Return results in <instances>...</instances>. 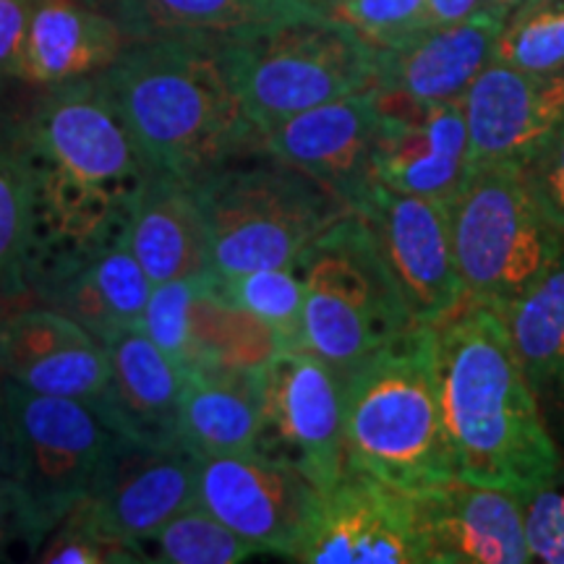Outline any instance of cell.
<instances>
[{"instance_id": "obj_1", "label": "cell", "mask_w": 564, "mask_h": 564, "mask_svg": "<svg viewBox=\"0 0 564 564\" xmlns=\"http://www.w3.org/2000/svg\"><path fill=\"white\" fill-rule=\"evenodd\" d=\"M442 419L457 478L525 494L562 463L499 308L470 301L434 324Z\"/></svg>"}, {"instance_id": "obj_2", "label": "cell", "mask_w": 564, "mask_h": 564, "mask_svg": "<svg viewBox=\"0 0 564 564\" xmlns=\"http://www.w3.org/2000/svg\"><path fill=\"white\" fill-rule=\"evenodd\" d=\"M95 79L152 173L194 183L264 147L230 79L223 40H129Z\"/></svg>"}, {"instance_id": "obj_3", "label": "cell", "mask_w": 564, "mask_h": 564, "mask_svg": "<svg viewBox=\"0 0 564 564\" xmlns=\"http://www.w3.org/2000/svg\"><path fill=\"white\" fill-rule=\"evenodd\" d=\"M348 465L405 494L457 478L444 432L434 327L413 324L398 340L343 373Z\"/></svg>"}, {"instance_id": "obj_4", "label": "cell", "mask_w": 564, "mask_h": 564, "mask_svg": "<svg viewBox=\"0 0 564 564\" xmlns=\"http://www.w3.org/2000/svg\"><path fill=\"white\" fill-rule=\"evenodd\" d=\"M220 278L291 267L348 207L299 167L259 147L220 162L188 183Z\"/></svg>"}, {"instance_id": "obj_5", "label": "cell", "mask_w": 564, "mask_h": 564, "mask_svg": "<svg viewBox=\"0 0 564 564\" xmlns=\"http://www.w3.org/2000/svg\"><path fill=\"white\" fill-rule=\"evenodd\" d=\"M306 299L299 350L348 373L413 327L369 225L348 212L295 259Z\"/></svg>"}, {"instance_id": "obj_6", "label": "cell", "mask_w": 564, "mask_h": 564, "mask_svg": "<svg viewBox=\"0 0 564 564\" xmlns=\"http://www.w3.org/2000/svg\"><path fill=\"white\" fill-rule=\"evenodd\" d=\"M223 53L246 116L262 133L377 82V47L333 13L223 40Z\"/></svg>"}, {"instance_id": "obj_7", "label": "cell", "mask_w": 564, "mask_h": 564, "mask_svg": "<svg viewBox=\"0 0 564 564\" xmlns=\"http://www.w3.org/2000/svg\"><path fill=\"white\" fill-rule=\"evenodd\" d=\"M447 212L455 264L470 301L510 306L564 251V236L546 220L520 165H476Z\"/></svg>"}, {"instance_id": "obj_8", "label": "cell", "mask_w": 564, "mask_h": 564, "mask_svg": "<svg viewBox=\"0 0 564 564\" xmlns=\"http://www.w3.org/2000/svg\"><path fill=\"white\" fill-rule=\"evenodd\" d=\"M11 429V476L47 533L91 491L118 432L79 400L32 392L3 377Z\"/></svg>"}, {"instance_id": "obj_9", "label": "cell", "mask_w": 564, "mask_h": 564, "mask_svg": "<svg viewBox=\"0 0 564 564\" xmlns=\"http://www.w3.org/2000/svg\"><path fill=\"white\" fill-rule=\"evenodd\" d=\"M259 392L257 453L291 465L319 491L335 486L348 465L343 373L314 352L282 348L259 369Z\"/></svg>"}, {"instance_id": "obj_10", "label": "cell", "mask_w": 564, "mask_h": 564, "mask_svg": "<svg viewBox=\"0 0 564 564\" xmlns=\"http://www.w3.org/2000/svg\"><path fill=\"white\" fill-rule=\"evenodd\" d=\"M196 502L257 554L272 552L293 560L314 523L322 491L291 465L251 449L204 457Z\"/></svg>"}, {"instance_id": "obj_11", "label": "cell", "mask_w": 564, "mask_h": 564, "mask_svg": "<svg viewBox=\"0 0 564 564\" xmlns=\"http://www.w3.org/2000/svg\"><path fill=\"white\" fill-rule=\"evenodd\" d=\"M293 562L306 564H429L413 494L345 465L322 491L319 510Z\"/></svg>"}, {"instance_id": "obj_12", "label": "cell", "mask_w": 564, "mask_h": 564, "mask_svg": "<svg viewBox=\"0 0 564 564\" xmlns=\"http://www.w3.org/2000/svg\"><path fill=\"white\" fill-rule=\"evenodd\" d=\"M398 282L413 324L434 327L465 303L447 204L377 186L356 209Z\"/></svg>"}, {"instance_id": "obj_13", "label": "cell", "mask_w": 564, "mask_h": 564, "mask_svg": "<svg viewBox=\"0 0 564 564\" xmlns=\"http://www.w3.org/2000/svg\"><path fill=\"white\" fill-rule=\"evenodd\" d=\"M199 463L202 457L181 442L150 444L118 434L84 505L108 539L137 556L141 541L196 505Z\"/></svg>"}, {"instance_id": "obj_14", "label": "cell", "mask_w": 564, "mask_h": 564, "mask_svg": "<svg viewBox=\"0 0 564 564\" xmlns=\"http://www.w3.org/2000/svg\"><path fill=\"white\" fill-rule=\"evenodd\" d=\"M377 95L382 121L373 152V178L392 192L453 202L474 171L463 97L415 102L394 91L377 89Z\"/></svg>"}, {"instance_id": "obj_15", "label": "cell", "mask_w": 564, "mask_h": 564, "mask_svg": "<svg viewBox=\"0 0 564 564\" xmlns=\"http://www.w3.org/2000/svg\"><path fill=\"white\" fill-rule=\"evenodd\" d=\"M379 121V95L371 87L274 123L262 133L264 150L299 167L356 212L377 186L373 152Z\"/></svg>"}, {"instance_id": "obj_16", "label": "cell", "mask_w": 564, "mask_h": 564, "mask_svg": "<svg viewBox=\"0 0 564 564\" xmlns=\"http://www.w3.org/2000/svg\"><path fill=\"white\" fill-rule=\"evenodd\" d=\"M470 162L523 167L564 126V68L525 70L486 63L463 95Z\"/></svg>"}, {"instance_id": "obj_17", "label": "cell", "mask_w": 564, "mask_h": 564, "mask_svg": "<svg viewBox=\"0 0 564 564\" xmlns=\"http://www.w3.org/2000/svg\"><path fill=\"white\" fill-rule=\"evenodd\" d=\"M0 373L32 392L79 400L100 415L108 403V348L82 324L42 303L6 314Z\"/></svg>"}, {"instance_id": "obj_18", "label": "cell", "mask_w": 564, "mask_h": 564, "mask_svg": "<svg viewBox=\"0 0 564 564\" xmlns=\"http://www.w3.org/2000/svg\"><path fill=\"white\" fill-rule=\"evenodd\" d=\"M429 564H528L523 494L453 481L413 494Z\"/></svg>"}, {"instance_id": "obj_19", "label": "cell", "mask_w": 564, "mask_h": 564, "mask_svg": "<svg viewBox=\"0 0 564 564\" xmlns=\"http://www.w3.org/2000/svg\"><path fill=\"white\" fill-rule=\"evenodd\" d=\"M505 13L478 11L457 24L429 26L398 47H377L373 89L415 102L460 100L470 82L494 61Z\"/></svg>"}, {"instance_id": "obj_20", "label": "cell", "mask_w": 564, "mask_h": 564, "mask_svg": "<svg viewBox=\"0 0 564 564\" xmlns=\"http://www.w3.org/2000/svg\"><path fill=\"white\" fill-rule=\"evenodd\" d=\"M118 21L89 0H34L21 84L53 87L100 76L126 47Z\"/></svg>"}, {"instance_id": "obj_21", "label": "cell", "mask_w": 564, "mask_h": 564, "mask_svg": "<svg viewBox=\"0 0 564 564\" xmlns=\"http://www.w3.org/2000/svg\"><path fill=\"white\" fill-rule=\"evenodd\" d=\"M110 387L102 421L112 432L150 444L178 442V413L186 377L141 327L105 343Z\"/></svg>"}, {"instance_id": "obj_22", "label": "cell", "mask_w": 564, "mask_h": 564, "mask_svg": "<svg viewBox=\"0 0 564 564\" xmlns=\"http://www.w3.org/2000/svg\"><path fill=\"white\" fill-rule=\"evenodd\" d=\"M126 40H236L291 21L327 17L324 0H100Z\"/></svg>"}, {"instance_id": "obj_23", "label": "cell", "mask_w": 564, "mask_h": 564, "mask_svg": "<svg viewBox=\"0 0 564 564\" xmlns=\"http://www.w3.org/2000/svg\"><path fill=\"white\" fill-rule=\"evenodd\" d=\"M150 293L152 280L133 259L129 243L95 253L30 291L34 301L82 324L102 345L141 327Z\"/></svg>"}, {"instance_id": "obj_24", "label": "cell", "mask_w": 564, "mask_h": 564, "mask_svg": "<svg viewBox=\"0 0 564 564\" xmlns=\"http://www.w3.org/2000/svg\"><path fill=\"white\" fill-rule=\"evenodd\" d=\"M126 243L152 285L183 278H207L209 236L192 186L152 173L133 207Z\"/></svg>"}, {"instance_id": "obj_25", "label": "cell", "mask_w": 564, "mask_h": 564, "mask_svg": "<svg viewBox=\"0 0 564 564\" xmlns=\"http://www.w3.org/2000/svg\"><path fill=\"white\" fill-rule=\"evenodd\" d=\"M262 432L259 371L199 366L186 373L178 442L194 455L217 457L257 449Z\"/></svg>"}, {"instance_id": "obj_26", "label": "cell", "mask_w": 564, "mask_h": 564, "mask_svg": "<svg viewBox=\"0 0 564 564\" xmlns=\"http://www.w3.org/2000/svg\"><path fill=\"white\" fill-rule=\"evenodd\" d=\"M499 314L549 434L564 453V251L531 291Z\"/></svg>"}, {"instance_id": "obj_27", "label": "cell", "mask_w": 564, "mask_h": 564, "mask_svg": "<svg viewBox=\"0 0 564 564\" xmlns=\"http://www.w3.org/2000/svg\"><path fill=\"white\" fill-rule=\"evenodd\" d=\"M0 84V299L26 301L24 259L32 228V165L24 133V105Z\"/></svg>"}, {"instance_id": "obj_28", "label": "cell", "mask_w": 564, "mask_h": 564, "mask_svg": "<svg viewBox=\"0 0 564 564\" xmlns=\"http://www.w3.org/2000/svg\"><path fill=\"white\" fill-rule=\"evenodd\" d=\"M278 350H282V345L272 327L225 301L212 285V274L199 280L192 308V366L188 371L199 369V366L259 371Z\"/></svg>"}, {"instance_id": "obj_29", "label": "cell", "mask_w": 564, "mask_h": 564, "mask_svg": "<svg viewBox=\"0 0 564 564\" xmlns=\"http://www.w3.org/2000/svg\"><path fill=\"white\" fill-rule=\"evenodd\" d=\"M251 554L257 552L199 502L173 514L137 546V562L154 564H236Z\"/></svg>"}, {"instance_id": "obj_30", "label": "cell", "mask_w": 564, "mask_h": 564, "mask_svg": "<svg viewBox=\"0 0 564 564\" xmlns=\"http://www.w3.org/2000/svg\"><path fill=\"white\" fill-rule=\"evenodd\" d=\"M212 285L232 306L243 308L272 327L282 348L299 350L306 288L293 264L267 267V270L243 272L236 278H220L212 272Z\"/></svg>"}, {"instance_id": "obj_31", "label": "cell", "mask_w": 564, "mask_h": 564, "mask_svg": "<svg viewBox=\"0 0 564 564\" xmlns=\"http://www.w3.org/2000/svg\"><path fill=\"white\" fill-rule=\"evenodd\" d=\"M494 61L525 70H562L564 0H528L507 13Z\"/></svg>"}, {"instance_id": "obj_32", "label": "cell", "mask_w": 564, "mask_h": 564, "mask_svg": "<svg viewBox=\"0 0 564 564\" xmlns=\"http://www.w3.org/2000/svg\"><path fill=\"white\" fill-rule=\"evenodd\" d=\"M202 278L167 280L152 285L141 329L186 377L192 366V308Z\"/></svg>"}, {"instance_id": "obj_33", "label": "cell", "mask_w": 564, "mask_h": 564, "mask_svg": "<svg viewBox=\"0 0 564 564\" xmlns=\"http://www.w3.org/2000/svg\"><path fill=\"white\" fill-rule=\"evenodd\" d=\"M34 562L42 564H133L129 546L118 544L97 528L89 507L76 502L42 541Z\"/></svg>"}, {"instance_id": "obj_34", "label": "cell", "mask_w": 564, "mask_h": 564, "mask_svg": "<svg viewBox=\"0 0 564 564\" xmlns=\"http://www.w3.org/2000/svg\"><path fill=\"white\" fill-rule=\"evenodd\" d=\"M329 11L373 47H398L432 26L426 0H329Z\"/></svg>"}, {"instance_id": "obj_35", "label": "cell", "mask_w": 564, "mask_h": 564, "mask_svg": "<svg viewBox=\"0 0 564 564\" xmlns=\"http://www.w3.org/2000/svg\"><path fill=\"white\" fill-rule=\"evenodd\" d=\"M531 562L564 564V460L546 481L523 494Z\"/></svg>"}, {"instance_id": "obj_36", "label": "cell", "mask_w": 564, "mask_h": 564, "mask_svg": "<svg viewBox=\"0 0 564 564\" xmlns=\"http://www.w3.org/2000/svg\"><path fill=\"white\" fill-rule=\"evenodd\" d=\"M45 535L47 528L21 484L9 474H0V562L11 560L19 549L37 556Z\"/></svg>"}, {"instance_id": "obj_37", "label": "cell", "mask_w": 564, "mask_h": 564, "mask_svg": "<svg viewBox=\"0 0 564 564\" xmlns=\"http://www.w3.org/2000/svg\"><path fill=\"white\" fill-rule=\"evenodd\" d=\"M523 175L546 220L564 236V126L525 162Z\"/></svg>"}, {"instance_id": "obj_38", "label": "cell", "mask_w": 564, "mask_h": 564, "mask_svg": "<svg viewBox=\"0 0 564 564\" xmlns=\"http://www.w3.org/2000/svg\"><path fill=\"white\" fill-rule=\"evenodd\" d=\"M34 0H0V84L21 82V53Z\"/></svg>"}, {"instance_id": "obj_39", "label": "cell", "mask_w": 564, "mask_h": 564, "mask_svg": "<svg viewBox=\"0 0 564 564\" xmlns=\"http://www.w3.org/2000/svg\"><path fill=\"white\" fill-rule=\"evenodd\" d=\"M426 6H429V19H432V26L457 24V21L476 17L478 11L494 9L491 0H426Z\"/></svg>"}, {"instance_id": "obj_40", "label": "cell", "mask_w": 564, "mask_h": 564, "mask_svg": "<svg viewBox=\"0 0 564 564\" xmlns=\"http://www.w3.org/2000/svg\"><path fill=\"white\" fill-rule=\"evenodd\" d=\"M13 453H11V429H9V408H6L3 373H0V474L11 476Z\"/></svg>"}, {"instance_id": "obj_41", "label": "cell", "mask_w": 564, "mask_h": 564, "mask_svg": "<svg viewBox=\"0 0 564 564\" xmlns=\"http://www.w3.org/2000/svg\"><path fill=\"white\" fill-rule=\"evenodd\" d=\"M491 3H494V9H499V11H502V13H505V17H507V13H510V11H514V9H518V6H523V3H528V0H491Z\"/></svg>"}, {"instance_id": "obj_42", "label": "cell", "mask_w": 564, "mask_h": 564, "mask_svg": "<svg viewBox=\"0 0 564 564\" xmlns=\"http://www.w3.org/2000/svg\"><path fill=\"white\" fill-rule=\"evenodd\" d=\"M13 303H17V301H6V299H0V327H3V319H6V314L11 312V308H13Z\"/></svg>"}, {"instance_id": "obj_43", "label": "cell", "mask_w": 564, "mask_h": 564, "mask_svg": "<svg viewBox=\"0 0 564 564\" xmlns=\"http://www.w3.org/2000/svg\"><path fill=\"white\" fill-rule=\"evenodd\" d=\"M89 3H100V0H89Z\"/></svg>"}]
</instances>
